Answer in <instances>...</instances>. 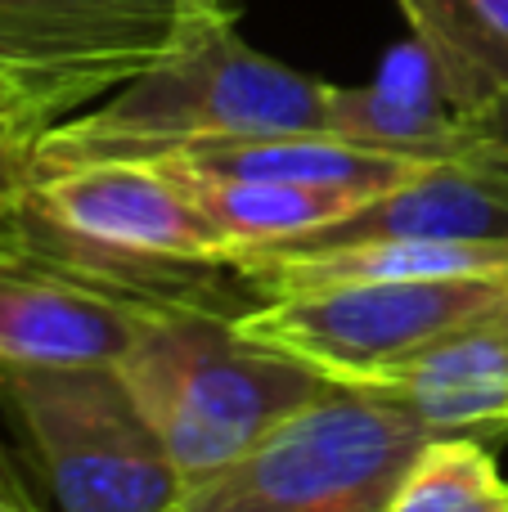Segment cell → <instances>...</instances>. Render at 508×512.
Returning <instances> with one entry per match:
<instances>
[{
  "label": "cell",
  "instance_id": "cell-13",
  "mask_svg": "<svg viewBox=\"0 0 508 512\" xmlns=\"http://www.w3.org/2000/svg\"><path fill=\"white\" fill-rule=\"evenodd\" d=\"M374 391V387H365ZM396 400L405 414H414L437 436H486L508 432V378L464 382V387H423V391H378Z\"/></svg>",
  "mask_w": 508,
  "mask_h": 512
},
{
  "label": "cell",
  "instance_id": "cell-18",
  "mask_svg": "<svg viewBox=\"0 0 508 512\" xmlns=\"http://www.w3.org/2000/svg\"><path fill=\"white\" fill-rule=\"evenodd\" d=\"M9 144H23V140H0V149H9ZM27 144H32V140H27Z\"/></svg>",
  "mask_w": 508,
  "mask_h": 512
},
{
  "label": "cell",
  "instance_id": "cell-14",
  "mask_svg": "<svg viewBox=\"0 0 508 512\" xmlns=\"http://www.w3.org/2000/svg\"><path fill=\"white\" fill-rule=\"evenodd\" d=\"M59 108L45 95H36L32 86H23L18 77L0 72V140H36L45 126L59 122Z\"/></svg>",
  "mask_w": 508,
  "mask_h": 512
},
{
  "label": "cell",
  "instance_id": "cell-6",
  "mask_svg": "<svg viewBox=\"0 0 508 512\" xmlns=\"http://www.w3.org/2000/svg\"><path fill=\"white\" fill-rule=\"evenodd\" d=\"M239 328L279 351L302 355L347 387H369L396 364L508 319L504 274L374 279L266 297L239 310Z\"/></svg>",
  "mask_w": 508,
  "mask_h": 512
},
{
  "label": "cell",
  "instance_id": "cell-7",
  "mask_svg": "<svg viewBox=\"0 0 508 512\" xmlns=\"http://www.w3.org/2000/svg\"><path fill=\"white\" fill-rule=\"evenodd\" d=\"M239 18V0H0V72L63 117Z\"/></svg>",
  "mask_w": 508,
  "mask_h": 512
},
{
  "label": "cell",
  "instance_id": "cell-8",
  "mask_svg": "<svg viewBox=\"0 0 508 512\" xmlns=\"http://www.w3.org/2000/svg\"><path fill=\"white\" fill-rule=\"evenodd\" d=\"M162 306L0 243V364H122Z\"/></svg>",
  "mask_w": 508,
  "mask_h": 512
},
{
  "label": "cell",
  "instance_id": "cell-16",
  "mask_svg": "<svg viewBox=\"0 0 508 512\" xmlns=\"http://www.w3.org/2000/svg\"><path fill=\"white\" fill-rule=\"evenodd\" d=\"M23 153H27V144H9V149H0V243H5V230H9L14 189H18V180H23Z\"/></svg>",
  "mask_w": 508,
  "mask_h": 512
},
{
  "label": "cell",
  "instance_id": "cell-1",
  "mask_svg": "<svg viewBox=\"0 0 508 512\" xmlns=\"http://www.w3.org/2000/svg\"><path fill=\"white\" fill-rule=\"evenodd\" d=\"M5 243L153 301L216 306V279H239L221 225L162 162L23 167Z\"/></svg>",
  "mask_w": 508,
  "mask_h": 512
},
{
  "label": "cell",
  "instance_id": "cell-17",
  "mask_svg": "<svg viewBox=\"0 0 508 512\" xmlns=\"http://www.w3.org/2000/svg\"><path fill=\"white\" fill-rule=\"evenodd\" d=\"M0 512H36L32 495H27L23 477H18V468L9 463L5 450H0Z\"/></svg>",
  "mask_w": 508,
  "mask_h": 512
},
{
  "label": "cell",
  "instance_id": "cell-12",
  "mask_svg": "<svg viewBox=\"0 0 508 512\" xmlns=\"http://www.w3.org/2000/svg\"><path fill=\"white\" fill-rule=\"evenodd\" d=\"M387 512H508V481L486 436H437L410 463Z\"/></svg>",
  "mask_w": 508,
  "mask_h": 512
},
{
  "label": "cell",
  "instance_id": "cell-11",
  "mask_svg": "<svg viewBox=\"0 0 508 512\" xmlns=\"http://www.w3.org/2000/svg\"><path fill=\"white\" fill-rule=\"evenodd\" d=\"M171 171V167H167ZM189 194L203 203V212L221 225L230 239V252L243 248H270L284 239H302L311 230L342 221L356 212L365 198L342 194V189H315V185H279V180H230V176H185Z\"/></svg>",
  "mask_w": 508,
  "mask_h": 512
},
{
  "label": "cell",
  "instance_id": "cell-9",
  "mask_svg": "<svg viewBox=\"0 0 508 512\" xmlns=\"http://www.w3.org/2000/svg\"><path fill=\"white\" fill-rule=\"evenodd\" d=\"M324 135L428 162H450L477 149L473 126L450 104L437 68L414 36L387 54L369 86H329Z\"/></svg>",
  "mask_w": 508,
  "mask_h": 512
},
{
  "label": "cell",
  "instance_id": "cell-10",
  "mask_svg": "<svg viewBox=\"0 0 508 512\" xmlns=\"http://www.w3.org/2000/svg\"><path fill=\"white\" fill-rule=\"evenodd\" d=\"M450 104L473 117L508 90V0H396Z\"/></svg>",
  "mask_w": 508,
  "mask_h": 512
},
{
  "label": "cell",
  "instance_id": "cell-4",
  "mask_svg": "<svg viewBox=\"0 0 508 512\" xmlns=\"http://www.w3.org/2000/svg\"><path fill=\"white\" fill-rule=\"evenodd\" d=\"M0 414L59 512H171L185 495L122 364H0Z\"/></svg>",
  "mask_w": 508,
  "mask_h": 512
},
{
  "label": "cell",
  "instance_id": "cell-5",
  "mask_svg": "<svg viewBox=\"0 0 508 512\" xmlns=\"http://www.w3.org/2000/svg\"><path fill=\"white\" fill-rule=\"evenodd\" d=\"M428 441L437 432L396 400L338 387L248 454L185 486L171 512H387Z\"/></svg>",
  "mask_w": 508,
  "mask_h": 512
},
{
  "label": "cell",
  "instance_id": "cell-15",
  "mask_svg": "<svg viewBox=\"0 0 508 512\" xmlns=\"http://www.w3.org/2000/svg\"><path fill=\"white\" fill-rule=\"evenodd\" d=\"M473 140L486 144V149H495L500 158H508V90L482 117H473Z\"/></svg>",
  "mask_w": 508,
  "mask_h": 512
},
{
  "label": "cell",
  "instance_id": "cell-2",
  "mask_svg": "<svg viewBox=\"0 0 508 512\" xmlns=\"http://www.w3.org/2000/svg\"><path fill=\"white\" fill-rule=\"evenodd\" d=\"M234 315L239 310L207 301H171L122 355L126 382L185 486L212 477L293 414L347 387L302 355L243 333Z\"/></svg>",
  "mask_w": 508,
  "mask_h": 512
},
{
  "label": "cell",
  "instance_id": "cell-3",
  "mask_svg": "<svg viewBox=\"0 0 508 512\" xmlns=\"http://www.w3.org/2000/svg\"><path fill=\"white\" fill-rule=\"evenodd\" d=\"M329 81H315L216 27L153 63L86 113L45 126L23 153L27 171L72 162H149L167 149L234 135L324 131Z\"/></svg>",
  "mask_w": 508,
  "mask_h": 512
}]
</instances>
